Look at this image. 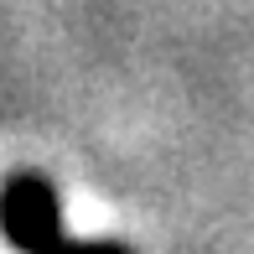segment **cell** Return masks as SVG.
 Here are the masks:
<instances>
[{
    "mask_svg": "<svg viewBox=\"0 0 254 254\" xmlns=\"http://www.w3.org/2000/svg\"><path fill=\"white\" fill-rule=\"evenodd\" d=\"M0 234L16 254H135L120 239H73L47 171H10L0 182Z\"/></svg>",
    "mask_w": 254,
    "mask_h": 254,
    "instance_id": "1",
    "label": "cell"
}]
</instances>
